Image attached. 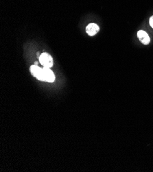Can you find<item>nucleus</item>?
I'll use <instances>...</instances> for the list:
<instances>
[{"instance_id": "4", "label": "nucleus", "mask_w": 153, "mask_h": 172, "mask_svg": "<svg viewBox=\"0 0 153 172\" xmlns=\"http://www.w3.org/2000/svg\"><path fill=\"white\" fill-rule=\"evenodd\" d=\"M137 37L144 45H148L150 42V38L148 34L144 30H139L137 32Z\"/></svg>"}, {"instance_id": "5", "label": "nucleus", "mask_w": 153, "mask_h": 172, "mask_svg": "<svg viewBox=\"0 0 153 172\" xmlns=\"http://www.w3.org/2000/svg\"><path fill=\"white\" fill-rule=\"evenodd\" d=\"M99 26L95 23H90L87 26L86 31L89 36H94L99 32Z\"/></svg>"}, {"instance_id": "3", "label": "nucleus", "mask_w": 153, "mask_h": 172, "mask_svg": "<svg viewBox=\"0 0 153 172\" xmlns=\"http://www.w3.org/2000/svg\"><path fill=\"white\" fill-rule=\"evenodd\" d=\"M43 71L44 81L48 82H54L55 80V76L52 71L50 69V67H44L43 68Z\"/></svg>"}, {"instance_id": "2", "label": "nucleus", "mask_w": 153, "mask_h": 172, "mask_svg": "<svg viewBox=\"0 0 153 172\" xmlns=\"http://www.w3.org/2000/svg\"><path fill=\"white\" fill-rule=\"evenodd\" d=\"M30 72H31L32 75H34L38 80L41 81H44L43 71V69L38 67V65H34L30 67Z\"/></svg>"}, {"instance_id": "6", "label": "nucleus", "mask_w": 153, "mask_h": 172, "mask_svg": "<svg viewBox=\"0 0 153 172\" xmlns=\"http://www.w3.org/2000/svg\"><path fill=\"white\" fill-rule=\"evenodd\" d=\"M150 25L153 28V16H152L150 19Z\"/></svg>"}, {"instance_id": "1", "label": "nucleus", "mask_w": 153, "mask_h": 172, "mask_svg": "<svg viewBox=\"0 0 153 172\" xmlns=\"http://www.w3.org/2000/svg\"><path fill=\"white\" fill-rule=\"evenodd\" d=\"M39 61L43 66L46 67H52L54 65L52 57L48 53H43L39 56Z\"/></svg>"}, {"instance_id": "7", "label": "nucleus", "mask_w": 153, "mask_h": 172, "mask_svg": "<svg viewBox=\"0 0 153 172\" xmlns=\"http://www.w3.org/2000/svg\"><path fill=\"white\" fill-rule=\"evenodd\" d=\"M34 65H38V62H35V63H34Z\"/></svg>"}]
</instances>
